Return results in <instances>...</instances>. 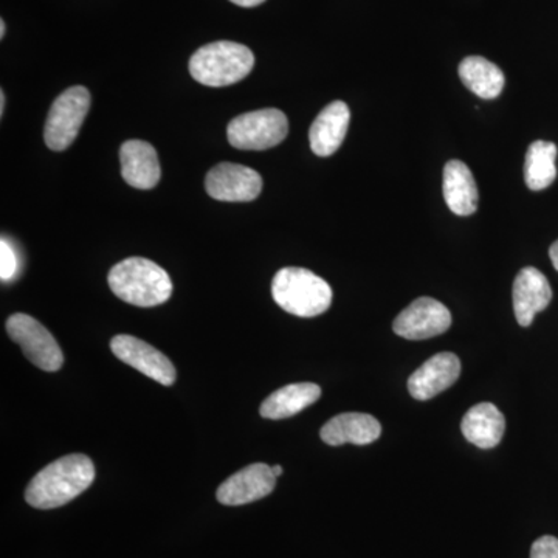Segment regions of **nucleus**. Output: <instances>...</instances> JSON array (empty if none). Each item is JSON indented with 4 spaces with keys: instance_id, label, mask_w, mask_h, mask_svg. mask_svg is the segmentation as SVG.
<instances>
[{
    "instance_id": "20e7f679",
    "label": "nucleus",
    "mask_w": 558,
    "mask_h": 558,
    "mask_svg": "<svg viewBox=\"0 0 558 558\" xmlns=\"http://www.w3.org/2000/svg\"><path fill=\"white\" fill-rule=\"evenodd\" d=\"M255 68V54L242 44L219 40L201 47L190 60V73L208 87L240 83Z\"/></svg>"
},
{
    "instance_id": "ddd939ff",
    "label": "nucleus",
    "mask_w": 558,
    "mask_h": 558,
    "mask_svg": "<svg viewBox=\"0 0 558 558\" xmlns=\"http://www.w3.org/2000/svg\"><path fill=\"white\" fill-rule=\"evenodd\" d=\"M553 300L548 278L535 267H524L513 281V312L520 326L527 328L538 312L545 311Z\"/></svg>"
},
{
    "instance_id": "4468645a",
    "label": "nucleus",
    "mask_w": 558,
    "mask_h": 558,
    "mask_svg": "<svg viewBox=\"0 0 558 558\" xmlns=\"http://www.w3.org/2000/svg\"><path fill=\"white\" fill-rule=\"evenodd\" d=\"M121 175L138 190L156 189L160 182V163L156 148L143 140H130L120 149Z\"/></svg>"
},
{
    "instance_id": "4be33fe9",
    "label": "nucleus",
    "mask_w": 558,
    "mask_h": 558,
    "mask_svg": "<svg viewBox=\"0 0 558 558\" xmlns=\"http://www.w3.org/2000/svg\"><path fill=\"white\" fill-rule=\"evenodd\" d=\"M17 256L10 242L2 238L0 241V278L2 281H11L17 274Z\"/></svg>"
},
{
    "instance_id": "dca6fc26",
    "label": "nucleus",
    "mask_w": 558,
    "mask_h": 558,
    "mask_svg": "<svg viewBox=\"0 0 558 558\" xmlns=\"http://www.w3.org/2000/svg\"><path fill=\"white\" fill-rule=\"evenodd\" d=\"M351 110L347 102L333 101L322 110L310 131L311 148L318 157H329L340 148L348 134Z\"/></svg>"
},
{
    "instance_id": "7ed1b4c3",
    "label": "nucleus",
    "mask_w": 558,
    "mask_h": 558,
    "mask_svg": "<svg viewBox=\"0 0 558 558\" xmlns=\"http://www.w3.org/2000/svg\"><path fill=\"white\" fill-rule=\"evenodd\" d=\"M271 296L282 311L301 318L318 317L332 304V289L314 271L286 267L271 281Z\"/></svg>"
},
{
    "instance_id": "bb28decb",
    "label": "nucleus",
    "mask_w": 558,
    "mask_h": 558,
    "mask_svg": "<svg viewBox=\"0 0 558 558\" xmlns=\"http://www.w3.org/2000/svg\"><path fill=\"white\" fill-rule=\"evenodd\" d=\"M271 470H274V475L277 476H281L282 475V468L281 465H275V468H271Z\"/></svg>"
},
{
    "instance_id": "5701e85b",
    "label": "nucleus",
    "mask_w": 558,
    "mask_h": 558,
    "mask_svg": "<svg viewBox=\"0 0 558 558\" xmlns=\"http://www.w3.org/2000/svg\"><path fill=\"white\" fill-rule=\"evenodd\" d=\"M531 558H558V538L553 535L539 537L532 545Z\"/></svg>"
},
{
    "instance_id": "393cba45",
    "label": "nucleus",
    "mask_w": 558,
    "mask_h": 558,
    "mask_svg": "<svg viewBox=\"0 0 558 558\" xmlns=\"http://www.w3.org/2000/svg\"><path fill=\"white\" fill-rule=\"evenodd\" d=\"M549 256L550 260H553L554 269L558 270V240L550 245Z\"/></svg>"
},
{
    "instance_id": "a211bd4d",
    "label": "nucleus",
    "mask_w": 558,
    "mask_h": 558,
    "mask_svg": "<svg viewBox=\"0 0 558 558\" xmlns=\"http://www.w3.org/2000/svg\"><path fill=\"white\" fill-rule=\"evenodd\" d=\"M444 197L454 215L470 216L478 209V186L461 160H450L444 168Z\"/></svg>"
},
{
    "instance_id": "6e6552de",
    "label": "nucleus",
    "mask_w": 558,
    "mask_h": 558,
    "mask_svg": "<svg viewBox=\"0 0 558 558\" xmlns=\"http://www.w3.org/2000/svg\"><path fill=\"white\" fill-rule=\"evenodd\" d=\"M451 326L450 311L438 300L422 296L400 312L392 330L407 340H427L447 332Z\"/></svg>"
},
{
    "instance_id": "6ab92c4d",
    "label": "nucleus",
    "mask_w": 558,
    "mask_h": 558,
    "mask_svg": "<svg viewBox=\"0 0 558 558\" xmlns=\"http://www.w3.org/2000/svg\"><path fill=\"white\" fill-rule=\"evenodd\" d=\"M322 398V388L318 385L310 384H292L279 388L274 395L264 400L260 405V416L270 418V421H281L295 416L307 407L314 405Z\"/></svg>"
},
{
    "instance_id": "9d476101",
    "label": "nucleus",
    "mask_w": 558,
    "mask_h": 558,
    "mask_svg": "<svg viewBox=\"0 0 558 558\" xmlns=\"http://www.w3.org/2000/svg\"><path fill=\"white\" fill-rule=\"evenodd\" d=\"M209 197L220 202H252L263 191V178L244 165L219 163L205 179Z\"/></svg>"
},
{
    "instance_id": "423d86ee",
    "label": "nucleus",
    "mask_w": 558,
    "mask_h": 558,
    "mask_svg": "<svg viewBox=\"0 0 558 558\" xmlns=\"http://www.w3.org/2000/svg\"><path fill=\"white\" fill-rule=\"evenodd\" d=\"M90 102V92L83 86L70 87L53 101L44 130V138L51 150L68 149L75 142Z\"/></svg>"
},
{
    "instance_id": "2eb2a0df",
    "label": "nucleus",
    "mask_w": 558,
    "mask_h": 558,
    "mask_svg": "<svg viewBox=\"0 0 558 558\" xmlns=\"http://www.w3.org/2000/svg\"><path fill=\"white\" fill-rule=\"evenodd\" d=\"M381 425L376 417L365 413H343L323 425L319 436L328 446L343 444L368 446L380 438Z\"/></svg>"
},
{
    "instance_id": "9b49d317",
    "label": "nucleus",
    "mask_w": 558,
    "mask_h": 558,
    "mask_svg": "<svg viewBox=\"0 0 558 558\" xmlns=\"http://www.w3.org/2000/svg\"><path fill=\"white\" fill-rule=\"evenodd\" d=\"M277 486V476L264 462L248 465L220 484L216 498L223 506H244L266 498Z\"/></svg>"
},
{
    "instance_id": "f3484780",
    "label": "nucleus",
    "mask_w": 558,
    "mask_h": 558,
    "mask_svg": "<svg viewBox=\"0 0 558 558\" xmlns=\"http://www.w3.org/2000/svg\"><path fill=\"white\" fill-rule=\"evenodd\" d=\"M461 432L473 446L494 449L505 436L506 418L494 403H478L462 417Z\"/></svg>"
},
{
    "instance_id": "f257e3e1",
    "label": "nucleus",
    "mask_w": 558,
    "mask_h": 558,
    "mask_svg": "<svg viewBox=\"0 0 558 558\" xmlns=\"http://www.w3.org/2000/svg\"><path fill=\"white\" fill-rule=\"evenodd\" d=\"M94 480L92 459L86 454H69L40 470L28 484L25 499L35 509L61 508L87 490Z\"/></svg>"
},
{
    "instance_id": "b1692460",
    "label": "nucleus",
    "mask_w": 558,
    "mask_h": 558,
    "mask_svg": "<svg viewBox=\"0 0 558 558\" xmlns=\"http://www.w3.org/2000/svg\"><path fill=\"white\" fill-rule=\"evenodd\" d=\"M230 2H233L234 5L244 7V9H252V7H258L266 0H230Z\"/></svg>"
},
{
    "instance_id": "cd10ccee",
    "label": "nucleus",
    "mask_w": 558,
    "mask_h": 558,
    "mask_svg": "<svg viewBox=\"0 0 558 558\" xmlns=\"http://www.w3.org/2000/svg\"><path fill=\"white\" fill-rule=\"evenodd\" d=\"M5 36V22L0 21V38H3Z\"/></svg>"
},
{
    "instance_id": "412c9836",
    "label": "nucleus",
    "mask_w": 558,
    "mask_h": 558,
    "mask_svg": "<svg viewBox=\"0 0 558 558\" xmlns=\"http://www.w3.org/2000/svg\"><path fill=\"white\" fill-rule=\"evenodd\" d=\"M557 146L554 143L537 140L529 146L524 161V180L529 190L542 191L553 185L557 178Z\"/></svg>"
},
{
    "instance_id": "f8f14e48",
    "label": "nucleus",
    "mask_w": 558,
    "mask_h": 558,
    "mask_svg": "<svg viewBox=\"0 0 558 558\" xmlns=\"http://www.w3.org/2000/svg\"><path fill=\"white\" fill-rule=\"evenodd\" d=\"M461 374V362L453 352H439L428 359L409 379L411 398L429 400L449 389Z\"/></svg>"
},
{
    "instance_id": "aec40b11",
    "label": "nucleus",
    "mask_w": 558,
    "mask_h": 558,
    "mask_svg": "<svg viewBox=\"0 0 558 558\" xmlns=\"http://www.w3.org/2000/svg\"><path fill=\"white\" fill-rule=\"evenodd\" d=\"M462 83L483 100H494L505 89L502 70L483 57H469L459 64Z\"/></svg>"
},
{
    "instance_id": "0eeeda50",
    "label": "nucleus",
    "mask_w": 558,
    "mask_h": 558,
    "mask_svg": "<svg viewBox=\"0 0 558 558\" xmlns=\"http://www.w3.org/2000/svg\"><path fill=\"white\" fill-rule=\"evenodd\" d=\"M7 332L10 339L22 348L25 357L33 365L47 373L61 369L64 355L60 344L43 325L27 314H14L7 319Z\"/></svg>"
},
{
    "instance_id": "39448f33",
    "label": "nucleus",
    "mask_w": 558,
    "mask_h": 558,
    "mask_svg": "<svg viewBox=\"0 0 558 558\" xmlns=\"http://www.w3.org/2000/svg\"><path fill=\"white\" fill-rule=\"evenodd\" d=\"M289 121L279 109H260L231 120L227 137L233 148L264 150L275 148L288 137Z\"/></svg>"
},
{
    "instance_id": "1a4fd4ad",
    "label": "nucleus",
    "mask_w": 558,
    "mask_h": 558,
    "mask_svg": "<svg viewBox=\"0 0 558 558\" xmlns=\"http://www.w3.org/2000/svg\"><path fill=\"white\" fill-rule=\"evenodd\" d=\"M110 349L121 362L159 381L163 387H171L178 379V371L171 360L137 337L116 336L110 340Z\"/></svg>"
},
{
    "instance_id": "a878e982",
    "label": "nucleus",
    "mask_w": 558,
    "mask_h": 558,
    "mask_svg": "<svg viewBox=\"0 0 558 558\" xmlns=\"http://www.w3.org/2000/svg\"><path fill=\"white\" fill-rule=\"evenodd\" d=\"M3 110H5V94H0V113H3Z\"/></svg>"
},
{
    "instance_id": "f03ea898",
    "label": "nucleus",
    "mask_w": 558,
    "mask_h": 558,
    "mask_svg": "<svg viewBox=\"0 0 558 558\" xmlns=\"http://www.w3.org/2000/svg\"><path fill=\"white\" fill-rule=\"evenodd\" d=\"M109 288L132 306L156 307L171 299L170 275L146 258L121 260L109 271Z\"/></svg>"
}]
</instances>
